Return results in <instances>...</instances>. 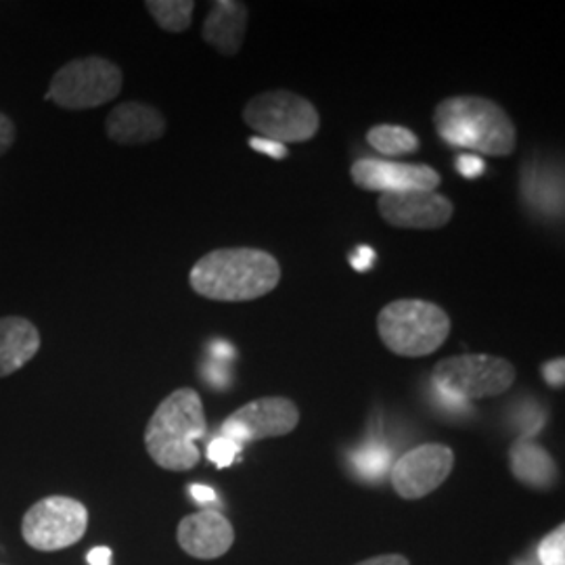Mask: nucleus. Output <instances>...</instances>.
I'll use <instances>...</instances> for the list:
<instances>
[{
    "instance_id": "f257e3e1",
    "label": "nucleus",
    "mask_w": 565,
    "mask_h": 565,
    "mask_svg": "<svg viewBox=\"0 0 565 565\" xmlns=\"http://www.w3.org/2000/svg\"><path fill=\"white\" fill-rule=\"evenodd\" d=\"M198 296L214 302H252L281 282L279 260L258 247H223L202 256L189 273Z\"/></svg>"
},
{
    "instance_id": "f03ea898",
    "label": "nucleus",
    "mask_w": 565,
    "mask_h": 565,
    "mask_svg": "<svg viewBox=\"0 0 565 565\" xmlns=\"http://www.w3.org/2000/svg\"><path fill=\"white\" fill-rule=\"evenodd\" d=\"M436 135L450 147L488 158H507L518 147V128L499 103L478 95L446 97L434 109Z\"/></svg>"
},
{
    "instance_id": "7ed1b4c3",
    "label": "nucleus",
    "mask_w": 565,
    "mask_h": 565,
    "mask_svg": "<svg viewBox=\"0 0 565 565\" xmlns=\"http://www.w3.org/2000/svg\"><path fill=\"white\" fill-rule=\"evenodd\" d=\"M207 434L202 396L193 387L174 390L163 398L145 427V448L166 471H189L202 461L198 440Z\"/></svg>"
},
{
    "instance_id": "20e7f679",
    "label": "nucleus",
    "mask_w": 565,
    "mask_h": 565,
    "mask_svg": "<svg viewBox=\"0 0 565 565\" xmlns=\"http://www.w3.org/2000/svg\"><path fill=\"white\" fill-rule=\"evenodd\" d=\"M445 308L427 300H396L377 315V333L385 348L404 359H424L443 348L450 335Z\"/></svg>"
},
{
    "instance_id": "39448f33",
    "label": "nucleus",
    "mask_w": 565,
    "mask_h": 565,
    "mask_svg": "<svg viewBox=\"0 0 565 565\" xmlns=\"http://www.w3.org/2000/svg\"><path fill=\"white\" fill-rule=\"evenodd\" d=\"M243 121L260 139L279 142H306L321 128L319 109L291 90H266L243 107Z\"/></svg>"
},
{
    "instance_id": "423d86ee",
    "label": "nucleus",
    "mask_w": 565,
    "mask_h": 565,
    "mask_svg": "<svg viewBox=\"0 0 565 565\" xmlns=\"http://www.w3.org/2000/svg\"><path fill=\"white\" fill-rule=\"evenodd\" d=\"M515 366L492 354H463L448 356L434 366L431 382L452 398L484 401L497 398L515 384Z\"/></svg>"
},
{
    "instance_id": "0eeeda50",
    "label": "nucleus",
    "mask_w": 565,
    "mask_h": 565,
    "mask_svg": "<svg viewBox=\"0 0 565 565\" xmlns=\"http://www.w3.org/2000/svg\"><path fill=\"white\" fill-rule=\"evenodd\" d=\"M124 76L114 61L82 57L70 61L53 76L46 99L63 109L81 111L114 102L120 95Z\"/></svg>"
},
{
    "instance_id": "6e6552de",
    "label": "nucleus",
    "mask_w": 565,
    "mask_h": 565,
    "mask_svg": "<svg viewBox=\"0 0 565 565\" xmlns=\"http://www.w3.org/2000/svg\"><path fill=\"white\" fill-rule=\"evenodd\" d=\"M88 527V509L70 497H46L30 507L21 522L23 541L36 551L53 553L82 541Z\"/></svg>"
},
{
    "instance_id": "1a4fd4ad",
    "label": "nucleus",
    "mask_w": 565,
    "mask_h": 565,
    "mask_svg": "<svg viewBox=\"0 0 565 565\" xmlns=\"http://www.w3.org/2000/svg\"><path fill=\"white\" fill-rule=\"evenodd\" d=\"M298 424V404L285 396H264L233 411L221 425V438L243 448L252 443L287 436Z\"/></svg>"
},
{
    "instance_id": "9d476101",
    "label": "nucleus",
    "mask_w": 565,
    "mask_h": 565,
    "mask_svg": "<svg viewBox=\"0 0 565 565\" xmlns=\"http://www.w3.org/2000/svg\"><path fill=\"white\" fill-rule=\"evenodd\" d=\"M455 469L450 446L427 443L406 450L390 469V484L404 501H419L445 484Z\"/></svg>"
},
{
    "instance_id": "9b49d317",
    "label": "nucleus",
    "mask_w": 565,
    "mask_h": 565,
    "mask_svg": "<svg viewBox=\"0 0 565 565\" xmlns=\"http://www.w3.org/2000/svg\"><path fill=\"white\" fill-rule=\"evenodd\" d=\"M350 179L363 189L382 195L408 191H438L443 177L427 163L390 162V160H356L350 168Z\"/></svg>"
},
{
    "instance_id": "f8f14e48",
    "label": "nucleus",
    "mask_w": 565,
    "mask_h": 565,
    "mask_svg": "<svg viewBox=\"0 0 565 565\" xmlns=\"http://www.w3.org/2000/svg\"><path fill=\"white\" fill-rule=\"evenodd\" d=\"M377 212L396 228L438 231L452 221L455 205L438 191H408L380 195Z\"/></svg>"
},
{
    "instance_id": "ddd939ff",
    "label": "nucleus",
    "mask_w": 565,
    "mask_h": 565,
    "mask_svg": "<svg viewBox=\"0 0 565 565\" xmlns=\"http://www.w3.org/2000/svg\"><path fill=\"white\" fill-rule=\"evenodd\" d=\"M177 541L186 555L210 562L223 557L235 545V527L221 511L203 509L182 518Z\"/></svg>"
},
{
    "instance_id": "4468645a",
    "label": "nucleus",
    "mask_w": 565,
    "mask_h": 565,
    "mask_svg": "<svg viewBox=\"0 0 565 565\" xmlns=\"http://www.w3.org/2000/svg\"><path fill=\"white\" fill-rule=\"evenodd\" d=\"M107 137L118 145H147L162 139L166 120L147 103L126 102L111 109L105 120Z\"/></svg>"
},
{
    "instance_id": "2eb2a0df",
    "label": "nucleus",
    "mask_w": 565,
    "mask_h": 565,
    "mask_svg": "<svg viewBox=\"0 0 565 565\" xmlns=\"http://www.w3.org/2000/svg\"><path fill=\"white\" fill-rule=\"evenodd\" d=\"M249 9L237 0H216L203 21L202 36L214 51L224 57H235L242 51L247 32Z\"/></svg>"
},
{
    "instance_id": "dca6fc26",
    "label": "nucleus",
    "mask_w": 565,
    "mask_h": 565,
    "mask_svg": "<svg viewBox=\"0 0 565 565\" xmlns=\"http://www.w3.org/2000/svg\"><path fill=\"white\" fill-rule=\"evenodd\" d=\"M41 350V333L21 317L0 319V377H9Z\"/></svg>"
},
{
    "instance_id": "f3484780",
    "label": "nucleus",
    "mask_w": 565,
    "mask_h": 565,
    "mask_svg": "<svg viewBox=\"0 0 565 565\" xmlns=\"http://www.w3.org/2000/svg\"><path fill=\"white\" fill-rule=\"evenodd\" d=\"M511 467L520 482L543 486L553 482L555 463L541 446L518 443L511 448Z\"/></svg>"
},
{
    "instance_id": "a211bd4d",
    "label": "nucleus",
    "mask_w": 565,
    "mask_h": 565,
    "mask_svg": "<svg viewBox=\"0 0 565 565\" xmlns=\"http://www.w3.org/2000/svg\"><path fill=\"white\" fill-rule=\"evenodd\" d=\"M366 142L385 158H404L419 151V137L401 124H375L366 130Z\"/></svg>"
},
{
    "instance_id": "6ab92c4d",
    "label": "nucleus",
    "mask_w": 565,
    "mask_h": 565,
    "mask_svg": "<svg viewBox=\"0 0 565 565\" xmlns=\"http://www.w3.org/2000/svg\"><path fill=\"white\" fill-rule=\"evenodd\" d=\"M145 9L163 32L181 34L191 28L195 2L193 0H147Z\"/></svg>"
},
{
    "instance_id": "aec40b11",
    "label": "nucleus",
    "mask_w": 565,
    "mask_h": 565,
    "mask_svg": "<svg viewBox=\"0 0 565 565\" xmlns=\"http://www.w3.org/2000/svg\"><path fill=\"white\" fill-rule=\"evenodd\" d=\"M539 559L543 565H565V525L551 530L539 545Z\"/></svg>"
},
{
    "instance_id": "412c9836",
    "label": "nucleus",
    "mask_w": 565,
    "mask_h": 565,
    "mask_svg": "<svg viewBox=\"0 0 565 565\" xmlns=\"http://www.w3.org/2000/svg\"><path fill=\"white\" fill-rule=\"evenodd\" d=\"M239 450H242V448L237 445H233L231 440L218 438V440H214V443L210 445V448H207V457H210V461H214L218 467H226V465L233 463V459H235V455H237Z\"/></svg>"
},
{
    "instance_id": "4be33fe9",
    "label": "nucleus",
    "mask_w": 565,
    "mask_h": 565,
    "mask_svg": "<svg viewBox=\"0 0 565 565\" xmlns=\"http://www.w3.org/2000/svg\"><path fill=\"white\" fill-rule=\"evenodd\" d=\"M15 142V124L4 114H0V156L7 153Z\"/></svg>"
},
{
    "instance_id": "5701e85b",
    "label": "nucleus",
    "mask_w": 565,
    "mask_h": 565,
    "mask_svg": "<svg viewBox=\"0 0 565 565\" xmlns=\"http://www.w3.org/2000/svg\"><path fill=\"white\" fill-rule=\"evenodd\" d=\"M249 145H252V149H258V151H264V153H268V156H273L275 160H282V158H287V147L285 145H279V142L266 141V139H249Z\"/></svg>"
},
{
    "instance_id": "b1692460",
    "label": "nucleus",
    "mask_w": 565,
    "mask_h": 565,
    "mask_svg": "<svg viewBox=\"0 0 565 565\" xmlns=\"http://www.w3.org/2000/svg\"><path fill=\"white\" fill-rule=\"evenodd\" d=\"M543 373H545L546 382L553 387H564V359L546 363L543 366Z\"/></svg>"
},
{
    "instance_id": "393cba45",
    "label": "nucleus",
    "mask_w": 565,
    "mask_h": 565,
    "mask_svg": "<svg viewBox=\"0 0 565 565\" xmlns=\"http://www.w3.org/2000/svg\"><path fill=\"white\" fill-rule=\"evenodd\" d=\"M457 168H459V172L463 174L465 179H476V177H480V174H482V170H484V162H482V160H478V158L463 156V158H459Z\"/></svg>"
},
{
    "instance_id": "a878e982",
    "label": "nucleus",
    "mask_w": 565,
    "mask_h": 565,
    "mask_svg": "<svg viewBox=\"0 0 565 565\" xmlns=\"http://www.w3.org/2000/svg\"><path fill=\"white\" fill-rule=\"evenodd\" d=\"M354 565H411V562L404 555L390 553V555H377V557H371V559H364Z\"/></svg>"
},
{
    "instance_id": "bb28decb",
    "label": "nucleus",
    "mask_w": 565,
    "mask_h": 565,
    "mask_svg": "<svg viewBox=\"0 0 565 565\" xmlns=\"http://www.w3.org/2000/svg\"><path fill=\"white\" fill-rule=\"evenodd\" d=\"M111 562V551L107 546H95L88 553V564L90 565H109Z\"/></svg>"
},
{
    "instance_id": "cd10ccee",
    "label": "nucleus",
    "mask_w": 565,
    "mask_h": 565,
    "mask_svg": "<svg viewBox=\"0 0 565 565\" xmlns=\"http://www.w3.org/2000/svg\"><path fill=\"white\" fill-rule=\"evenodd\" d=\"M191 494L198 501H212L214 499V492L210 488H203V486H191Z\"/></svg>"
}]
</instances>
